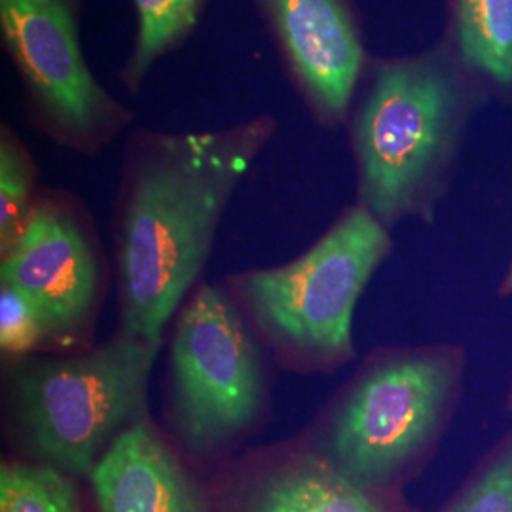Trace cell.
<instances>
[{
  "instance_id": "cell-10",
  "label": "cell",
  "mask_w": 512,
  "mask_h": 512,
  "mask_svg": "<svg viewBox=\"0 0 512 512\" xmlns=\"http://www.w3.org/2000/svg\"><path fill=\"white\" fill-rule=\"evenodd\" d=\"M92 482L101 512H203L196 486L145 421L112 442Z\"/></svg>"
},
{
  "instance_id": "cell-7",
  "label": "cell",
  "mask_w": 512,
  "mask_h": 512,
  "mask_svg": "<svg viewBox=\"0 0 512 512\" xmlns=\"http://www.w3.org/2000/svg\"><path fill=\"white\" fill-rule=\"evenodd\" d=\"M0 23L25 86L57 135L88 143L116 128L120 107L84 61L71 0H0Z\"/></svg>"
},
{
  "instance_id": "cell-5",
  "label": "cell",
  "mask_w": 512,
  "mask_h": 512,
  "mask_svg": "<svg viewBox=\"0 0 512 512\" xmlns=\"http://www.w3.org/2000/svg\"><path fill=\"white\" fill-rule=\"evenodd\" d=\"M448 353H414L368 370L330 423V465L359 486L387 482L433 440L456 393Z\"/></svg>"
},
{
  "instance_id": "cell-12",
  "label": "cell",
  "mask_w": 512,
  "mask_h": 512,
  "mask_svg": "<svg viewBox=\"0 0 512 512\" xmlns=\"http://www.w3.org/2000/svg\"><path fill=\"white\" fill-rule=\"evenodd\" d=\"M452 50L480 82L512 93V0H452Z\"/></svg>"
},
{
  "instance_id": "cell-11",
  "label": "cell",
  "mask_w": 512,
  "mask_h": 512,
  "mask_svg": "<svg viewBox=\"0 0 512 512\" xmlns=\"http://www.w3.org/2000/svg\"><path fill=\"white\" fill-rule=\"evenodd\" d=\"M247 512H384L329 461L304 459L266 478Z\"/></svg>"
},
{
  "instance_id": "cell-1",
  "label": "cell",
  "mask_w": 512,
  "mask_h": 512,
  "mask_svg": "<svg viewBox=\"0 0 512 512\" xmlns=\"http://www.w3.org/2000/svg\"><path fill=\"white\" fill-rule=\"evenodd\" d=\"M272 133L258 118L236 128L156 137L131 173L120 226L124 332H162L202 274L224 205Z\"/></svg>"
},
{
  "instance_id": "cell-9",
  "label": "cell",
  "mask_w": 512,
  "mask_h": 512,
  "mask_svg": "<svg viewBox=\"0 0 512 512\" xmlns=\"http://www.w3.org/2000/svg\"><path fill=\"white\" fill-rule=\"evenodd\" d=\"M317 114L344 118L365 52L344 0H258Z\"/></svg>"
},
{
  "instance_id": "cell-15",
  "label": "cell",
  "mask_w": 512,
  "mask_h": 512,
  "mask_svg": "<svg viewBox=\"0 0 512 512\" xmlns=\"http://www.w3.org/2000/svg\"><path fill=\"white\" fill-rule=\"evenodd\" d=\"M33 164L27 152L4 135L0 147V241L2 255L18 241L31 215Z\"/></svg>"
},
{
  "instance_id": "cell-17",
  "label": "cell",
  "mask_w": 512,
  "mask_h": 512,
  "mask_svg": "<svg viewBox=\"0 0 512 512\" xmlns=\"http://www.w3.org/2000/svg\"><path fill=\"white\" fill-rule=\"evenodd\" d=\"M446 512H512V442Z\"/></svg>"
},
{
  "instance_id": "cell-13",
  "label": "cell",
  "mask_w": 512,
  "mask_h": 512,
  "mask_svg": "<svg viewBox=\"0 0 512 512\" xmlns=\"http://www.w3.org/2000/svg\"><path fill=\"white\" fill-rule=\"evenodd\" d=\"M139 16L135 52L126 71L131 82L141 80L156 57L194 27L203 0H133Z\"/></svg>"
},
{
  "instance_id": "cell-2",
  "label": "cell",
  "mask_w": 512,
  "mask_h": 512,
  "mask_svg": "<svg viewBox=\"0 0 512 512\" xmlns=\"http://www.w3.org/2000/svg\"><path fill=\"white\" fill-rule=\"evenodd\" d=\"M482 86L452 48L380 63L353 126L361 205L384 226L433 213Z\"/></svg>"
},
{
  "instance_id": "cell-4",
  "label": "cell",
  "mask_w": 512,
  "mask_h": 512,
  "mask_svg": "<svg viewBox=\"0 0 512 512\" xmlns=\"http://www.w3.org/2000/svg\"><path fill=\"white\" fill-rule=\"evenodd\" d=\"M389 251L387 226L357 205L306 255L243 275L239 287L279 346L315 363H340L353 355L357 300Z\"/></svg>"
},
{
  "instance_id": "cell-18",
  "label": "cell",
  "mask_w": 512,
  "mask_h": 512,
  "mask_svg": "<svg viewBox=\"0 0 512 512\" xmlns=\"http://www.w3.org/2000/svg\"><path fill=\"white\" fill-rule=\"evenodd\" d=\"M499 291H501V294L512 296V260L511 264H509V270H507V274H505V277H503V283H501Z\"/></svg>"
},
{
  "instance_id": "cell-8",
  "label": "cell",
  "mask_w": 512,
  "mask_h": 512,
  "mask_svg": "<svg viewBox=\"0 0 512 512\" xmlns=\"http://www.w3.org/2000/svg\"><path fill=\"white\" fill-rule=\"evenodd\" d=\"M97 262L80 222L61 205H33L16 245L2 255L0 279L38 311L48 336L71 340L92 317Z\"/></svg>"
},
{
  "instance_id": "cell-16",
  "label": "cell",
  "mask_w": 512,
  "mask_h": 512,
  "mask_svg": "<svg viewBox=\"0 0 512 512\" xmlns=\"http://www.w3.org/2000/svg\"><path fill=\"white\" fill-rule=\"evenodd\" d=\"M48 336L38 311L12 285H0V346L6 353H27Z\"/></svg>"
},
{
  "instance_id": "cell-6",
  "label": "cell",
  "mask_w": 512,
  "mask_h": 512,
  "mask_svg": "<svg viewBox=\"0 0 512 512\" xmlns=\"http://www.w3.org/2000/svg\"><path fill=\"white\" fill-rule=\"evenodd\" d=\"M175 416L184 442L217 450L255 421L264 374L255 342L224 294L203 285L184 308L171 346Z\"/></svg>"
},
{
  "instance_id": "cell-3",
  "label": "cell",
  "mask_w": 512,
  "mask_h": 512,
  "mask_svg": "<svg viewBox=\"0 0 512 512\" xmlns=\"http://www.w3.org/2000/svg\"><path fill=\"white\" fill-rule=\"evenodd\" d=\"M160 346L122 332L86 355L21 366L12 406L29 448L63 473L92 476L112 442L145 421Z\"/></svg>"
},
{
  "instance_id": "cell-14",
  "label": "cell",
  "mask_w": 512,
  "mask_h": 512,
  "mask_svg": "<svg viewBox=\"0 0 512 512\" xmlns=\"http://www.w3.org/2000/svg\"><path fill=\"white\" fill-rule=\"evenodd\" d=\"M0 512H80L73 484L50 465H4Z\"/></svg>"
}]
</instances>
